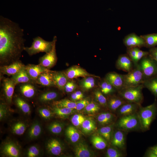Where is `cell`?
<instances>
[{
  "label": "cell",
  "mask_w": 157,
  "mask_h": 157,
  "mask_svg": "<svg viewBox=\"0 0 157 157\" xmlns=\"http://www.w3.org/2000/svg\"><path fill=\"white\" fill-rule=\"evenodd\" d=\"M52 74L56 87L60 90L64 91V87L69 79L64 72L52 71Z\"/></svg>",
  "instance_id": "cell-23"
},
{
  "label": "cell",
  "mask_w": 157,
  "mask_h": 157,
  "mask_svg": "<svg viewBox=\"0 0 157 157\" xmlns=\"http://www.w3.org/2000/svg\"><path fill=\"white\" fill-rule=\"evenodd\" d=\"M112 130V126H108L101 128L98 130V132L105 140L109 141L111 139Z\"/></svg>",
  "instance_id": "cell-41"
},
{
  "label": "cell",
  "mask_w": 157,
  "mask_h": 157,
  "mask_svg": "<svg viewBox=\"0 0 157 157\" xmlns=\"http://www.w3.org/2000/svg\"><path fill=\"white\" fill-rule=\"evenodd\" d=\"M74 92L77 95L81 97V98L83 99V97L84 95L80 91H77Z\"/></svg>",
  "instance_id": "cell-56"
},
{
  "label": "cell",
  "mask_w": 157,
  "mask_h": 157,
  "mask_svg": "<svg viewBox=\"0 0 157 157\" xmlns=\"http://www.w3.org/2000/svg\"><path fill=\"white\" fill-rule=\"evenodd\" d=\"M16 85L21 84L33 83H35L31 78L25 67L10 78Z\"/></svg>",
  "instance_id": "cell-25"
},
{
  "label": "cell",
  "mask_w": 157,
  "mask_h": 157,
  "mask_svg": "<svg viewBox=\"0 0 157 157\" xmlns=\"http://www.w3.org/2000/svg\"><path fill=\"white\" fill-rule=\"evenodd\" d=\"M148 156L149 157H157V145L151 148L148 153Z\"/></svg>",
  "instance_id": "cell-54"
},
{
  "label": "cell",
  "mask_w": 157,
  "mask_h": 157,
  "mask_svg": "<svg viewBox=\"0 0 157 157\" xmlns=\"http://www.w3.org/2000/svg\"><path fill=\"white\" fill-rule=\"evenodd\" d=\"M138 48V47H133L128 48L127 50L128 55L132 60L133 64L136 57Z\"/></svg>",
  "instance_id": "cell-51"
},
{
  "label": "cell",
  "mask_w": 157,
  "mask_h": 157,
  "mask_svg": "<svg viewBox=\"0 0 157 157\" xmlns=\"http://www.w3.org/2000/svg\"><path fill=\"white\" fill-rule=\"evenodd\" d=\"M41 151L40 147L36 145H33L29 147L27 149L25 155L27 157H37L40 156Z\"/></svg>",
  "instance_id": "cell-38"
},
{
  "label": "cell",
  "mask_w": 157,
  "mask_h": 157,
  "mask_svg": "<svg viewBox=\"0 0 157 157\" xmlns=\"http://www.w3.org/2000/svg\"><path fill=\"white\" fill-rule=\"evenodd\" d=\"M106 156L107 157H121L123 156V155L118 149L111 147L107 149Z\"/></svg>",
  "instance_id": "cell-47"
},
{
  "label": "cell",
  "mask_w": 157,
  "mask_h": 157,
  "mask_svg": "<svg viewBox=\"0 0 157 157\" xmlns=\"http://www.w3.org/2000/svg\"><path fill=\"white\" fill-rule=\"evenodd\" d=\"M53 41V44L51 50L40 57L39 60V64L49 69L55 65L57 60L56 48V36H54Z\"/></svg>",
  "instance_id": "cell-9"
},
{
  "label": "cell",
  "mask_w": 157,
  "mask_h": 157,
  "mask_svg": "<svg viewBox=\"0 0 157 157\" xmlns=\"http://www.w3.org/2000/svg\"><path fill=\"white\" fill-rule=\"evenodd\" d=\"M23 32L17 24L0 16V66L19 60L25 47Z\"/></svg>",
  "instance_id": "cell-1"
},
{
  "label": "cell",
  "mask_w": 157,
  "mask_h": 157,
  "mask_svg": "<svg viewBox=\"0 0 157 157\" xmlns=\"http://www.w3.org/2000/svg\"><path fill=\"white\" fill-rule=\"evenodd\" d=\"M25 69L35 83V81L40 74L50 70L39 64L38 65L28 64L25 65Z\"/></svg>",
  "instance_id": "cell-21"
},
{
  "label": "cell",
  "mask_w": 157,
  "mask_h": 157,
  "mask_svg": "<svg viewBox=\"0 0 157 157\" xmlns=\"http://www.w3.org/2000/svg\"><path fill=\"white\" fill-rule=\"evenodd\" d=\"M141 36L144 40L146 46L153 47L157 45V33L148 34Z\"/></svg>",
  "instance_id": "cell-39"
},
{
  "label": "cell",
  "mask_w": 157,
  "mask_h": 157,
  "mask_svg": "<svg viewBox=\"0 0 157 157\" xmlns=\"http://www.w3.org/2000/svg\"><path fill=\"white\" fill-rule=\"evenodd\" d=\"M46 149L50 154L56 156L60 155L62 153L63 147L58 140L52 138L48 140L46 144Z\"/></svg>",
  "instance_id": "cell-18"
},
{
  "label": "cell",
  "mask_w": 157,
  "mask_h": 157,
  "mask_svg": "<svg viewBox=\"0 0 157 157\" xmlns=\"http://www.w3.org/2000/svg\"><path fill=\"white\" fill-rule=\"evenodd\" d=\"M143 84L135 86L125 87L118 91L119 95L127 102L141 105L143 100Z\"/></svg>",
  "instance_id": "cell-2"
},
{
  "label": "cell",
  "mask_w": 157,
  "mask_h": 157,
  "mask_svg": "<svg viewBox=\"0 0 157 157\" xmlns=\"http://www.w3.org/2000/svg\"><path fill=\"white\" fill-rule=\"evenodd\" d=\"M149 54V53L143 51L138 48L136 57L134 63V65L135 66H136L138 64L139 61L143 57L147 56Z\"/></svg>",
  "instance_id": "cell-48"
},
{
  "label": "cell",
  "mask_w": 157,
  "mask_h": 157,
  "mask_svg": "<svg viewBox=\"0 0 157 157\" xmlns=\"http://www.w3.org/2000/svg\"><path fill=\"white\" fill-rule=\"evenodd\" d=\"M145 81L157 76V63L150 56L143 58L138 64Z\"/></svg>",
  "instance_id": "cell-6"
},
{
  "label": "cell",
  "mask_w": 157,
  "mask_h": 157,
  "mask_svg": "<svg viewBox=\"0 0 157 157\" xmlns=\"http://www.w3.org/2000/svg\"><path fill=\"white\" fill-rule=\"evenodd\" d=\"M52 106L60 108L76 109V102L72 101L67 99L56 101L51 103Z\"/></svg>",
  "instance_id": "cell-30"
},
{
  "label": "cell",
  "mask_w": 157,
  "mask_h": 157,
  "mask_svg": "<svg viewBox=\"0 0 157 157\" xmlns=\"http://www.w3.org/2000/svg\"><path fill=\"white\" fill-rule=\"evenodd\" d=\"M13 102L23 114L27 115H30L31 107L27 100L19 95L15 94L13 96Z\"/></svg>",
  "instance_id": "cell-15"
},
{
  "label": "cell",
  "mask_w": 157,
  "mask_h": 157,
  "mask_svg": "<svg viewBox=\"0 0 157 157\" xmlns=\"http://www.w3.org/2000/svg\"><path fill=\"white\" fill-rule=\"evenodd\" d=\"M117 125L118 129L124 132L137 130L141 128L138 113L120 117Z\"/></svg>",
  "instance_id": "cell-5"
},
{
  "label": "cell",
  "mask_w": 157,
  "mask_h": 157,
  "mask_svg": "<svg viewBox=\"0 0 157 157\" xmlns=\"http://www.w3.org/2000/svg\"><path fill=\"white\" fill-rule=\"evenodd\" d=\"M124 42L128 48L146 46L145 41L143 38L135 34H132L126 37Z\"/></svg>",
  "instance_id": "cell-20"
},
{
  "label": "cell",
  "mask_w": 157,
  "mask_h": 157,
  "mask_svg": "<svg viewBox=\"0 0 157 157\" xmlns=\"http://www.w3.org/2000/svg\"><path fill=\"white\" fill-rule=\"evenodd\" d=\"M25 65L19 60L8 65L0 66V78L4 75L8 76L15 75L24 68Z\"/></svg>",
  "instance_id": "cell-12"
},
{
  "label": "cell",
  "mask_w": 157,
  "mask_h": 157,
  "mask_svg": "<svg viewBox=\"0 0 157 157\" xmlns=\"http://www.w3.org/2000/svg\"><path fill=\"white\" fill-rule=\"evenodd\" d=\"M89 103V101L87 99H81L79 100L76 102L75 109L77 110H80L85 108Z\"/></svg>",
  "instance_id": "cell-50"
},
{
  "label": "cell",
  "mask_w": 157,
  "mask_h": 157,
  "mask_svg": "<svg viewBox=\"0 0 157 157\" xmlns=\"http://www.w3.org/2000/svg\"><path fill=\"white\" fill-rule=\"evenodd\" d=\"M76 88L75 83L73 81H68L64 88V91L67 93H70L73 91Z\"/></svg>",
  "instance_id": "cell-49"
},
{
  "label": "cell",
  "mask_w": 157,
  "mask_h": 157,
  "mask_svg": "<svg viewBox=\"0 0 157 157\" xmlns=\"http://www.w3.org/2000/svg\"><path fill=\"white\" fill-rule=\"evenodd\" d=\"M9 105L3 100H1L0 104V120H4L9 114Z\"/></svg>",
  "instance_id": "cell-42"
},
{
  "label": "cell",
  "mask_w": 157,
  "mask_h": 157,
  "mask_svg": "<svg viewBox=\"0 0 157 157\" xmlns=\"http://www.w3.org/2000/svg\"><path fill=\"white\" fill-rule=\"evenodd\" d=\"M141 106V105L128 102L121 106L117 110L120 117L137 113Z\"/></svg>",
  "instance_id": "cell-19"
},
{
  "label": "cell",
  "mask_w": 157,
  "mask_h": 157,
  "mask_svg": "<svg viewBox=\"0 0 157 157\" xmlns=\"http://www.w3.org/2000/svg\"><path fill=\"white\" fill-rule=\"evenodd\" d=\"M143 84L144 87L150 91L155 97H157V76L145 80Z\"/></svg>",
  "instance_id": "cell-31"
},
{
  "label": "cell",
  "mask_w": 157,
  "mask_h": 157,
  "mask_svg": "<svg viewBox=\"0 0 157 157\" xmlns=\"http://www.w3.org/2000/svg\"><path fill=\"white\" fill-rule=\"evenodd\" d=\"M71 99L74 101H76L80 100L82 99L77 95L74 92L73 93L71 96Z\"/></svg>",
  "instance_id": "cell-55"
},
{
  "label": "cell",
  "mask_w": 157,
  "mask_h": 157,
  "mask_svg": "<svg viewBox=\"0 0 157 157\" xmlns=\"http://www.w3.org/2000/svg\"><path fill=\"white\" fill-rule=\"evenodd\" d=\"M53 113L58 117L64 118L70 114L73 111V109L66 108H60L52 106Z\"/></svg>",
  "instance_id": "cell-35"
},
{
  "label": "cell",
  "mask_w": 157,
  "mask_h": 157,
  "mask_svg": "<svg viewBox=\"0 0 157 157\" xmlns=\"http://www.w3.org/2000/svg\"><path fill=\"white\" fill-rule=\"evenodd\" d=\"M91 140L94 146L98 149H104L107 146L106 140L100 136L94 135L92 137Z\"/></svg>",
  "instance_id": "cell-32"
},
{
  "label": "cell",
  "mask_w": 157,
  "mask_h": 157,
  "mask_svg": "<svg viewBox=\"0 0 157 157\" xmlns=\"http://www.w3.org/2000/svg\"><path fill=\"white\" fill-rule=\"evenodd\" d=\"M37 111L40 116L45 120L49 119L52 116V113L46 105H42L39 107Z\"/></svg>",
  "instance_id": "cell-37"
},
{
  "label": "cell",
  "mask_w": 157,
  "mask_h": 157,
  "mask_svg": "<svg viewBox=\"0 0 157 157\" xmlns=\"http://www.w3.org/2000/svg\"><path fill=\"white\" fill-rule=\"evenodd\" d=\"M85 119L82 115L80 114H75L71 118V122L75 126H78L81 125Z\"/></svg>",
  "instance_id": "cell-46"
},
{
  "label": "cell",
  "mask_w": 157,
  "mask_h": 157,
  "mask_svg": "<svg viewBox=\"0 0 157 157\" xmlns=\"http://www.w3.org/2000/svg\"><path fill=\"white\" fill-rule=\"evenodd\" d=\"M51 70L40 74L35 81V83L45 87H56Z\"/></svg>",
  "instance_id": "cell-22"
},
{
  "label": "cell",
  "mask_w": 157,
  "mask_h": 157,
  "mask_svg": "<svg viewBox=\"0 0 157 157\" xmlns=\"http://www.w3.org/2000/svg\"><path fill=\"white\" fill-rule=\"evenodd\" d=\"M124 75V87L136 86L143 84L145 81L142 72L138 64L127 74Z\"/></svg>",
  "instance_id": "cell-7"
},
{
  "label": "cell",
  "mask_w": 157,
  "mask_h": 157,
  "mask_svg": "<svg viewBox=\"0 0 157 157\" xmlns=\"http://www.w3.org/2000/svg\"><path fill=\"white\" fill-rule=\"evenodd\" d=\"M42 132V127L41 123L36 120L32 123L28 129L27 137L29 140H33L39 137Z\"/></svg>",
  "instance_id": "cell-24"
},
{
  "label": "cell",
  "mask_w": 157,
  "mask_h": 157,
  "mask_svg": "<svg viewBox=\"0 0 157 157\" xmlns=\"http://www.w3.org/2000/svg\"><path fill=\"white\" fill-rule=\"evenodd\" d=\"M94 95L96 100L100 104L104 107L108 105L107 99L101 91H96L94 92Z\"/></svg>",
  "instance_id": "cell-44"
},
{
  "label": "cell",
  "mask_w": 157,
  "mask_h": 157,
  "mask_svg": "<svg viewBox=\"0 0 157 157\" xmlns=\"http://www.w3.org/2000/svg\"><path fill=\"white\" fill-rule=\"evenodd\" d=\"M33 41L29 47H25L24 50L30 56H32L40 52H49L52 49L53 41H48L39 36L33 39Z\"/></svg>",
  "instance_id": "cell-4"
},
{
  "label": "cell",
  "mask_w": 157,
  "mask_h": 157,
  "mask_svg": "<svg viewBox=\"0 0 157 157\" xmlns=\"http://www.w3.org/2000/svg\"><path fill=\"white\" fill-rule=\"evenodd\" d=\"M149 54V56L157 63V47L151 49Z\"/></svg>",
  "instance_id": "cell-53"
},
{
  "label": "cell",
  "mask_w": 157,
  "mask_h": 157,
  "mask_svg": "<svg viewBox=\"0 0 157 157\" xmlns=\"http://www.w3.org/2000/svg\"><path fill=\"white\" fill-rule=\"evenodd\" d=\"M47 128L49 131L52 133L57 134L60 133L62 131L63 125L60 122H54L49 124Z\"/></svg>",
  "instance_id": "cell-43"
},
{
  "label": "cell",
  "mask_w": 157,
  "mask_h": 157,
  "mask_svg": "<svg viewBox=\"0 0 157 157\" xmlns=\"http://www.w3.org/2000/svg\"><path fill=\"white\" fill-rule=\"evenodd\" d=\"M124 132L118 129L114 133L112 140V144L120 149H124L125 146V137Z\"/></svg>",
  "instance_id": "cell-27"
},
{
  "label": "cell",
  "mask_w": 157,
  "mask_h": 157,
  "mask_svg": "<svg viewBox=\"0 0 157 157\" xmlns=\"http://www.w3.org/2000/svg\"><path fill=\"white\" fill-rule=\"evenodd\" d=\"M98 121L102 124H108L106 115L105 112L102 113L99 115L97 117Z\"/></svg>",
  "instance_id": "cell-52"
},
{
  "label": "cell",
  "mask_w": 157,
  "mask_h": 157,
  "mask_svg": "<svg viewBox=\"0 0 157 157\" xmlns=\"http://www.w3.org/2000/svg\"><path fill=\"white\" fill-rule=\"evenodd\" d=\"M28 126V124L26 122L21 120H17L10 125V129L13 134L20 136L24 133Z\"/></svg>",
  "instance_id": "cell-26"
},
{
  "label": "cell",
  "mask_w": 157,
  "mask_h": 157,
  "mask_svg": "<svg viewBox=\"0 0 157 157\" xmlns=\"http://www.w3.org/2000/svg\"><path fill=\"white\" fill-rule=\"evenodd\" d=\"M83 131L88 133L95 130L96 127L94 122L90 119H85L81 125Z\"/></svg>",
  "instance_id": "cell-40"
},
{
  "label": "cell",
  "mask_w": 157,
  "mask_h": 157,
  "mask_svg": "<svg viewBox=\"0 0 157 157\" xmlns=\"http://www.w3.org/2000/svg\"><path fill=\"white\" fill-rule=\"evenodd\" d=\"M94 77L88 76L83 78L80 83V85L81 87L85 90H88L95 86V81Z\"/></svg>",
  "instance_id": "cell-33"
},
{
  "label": "cell",
  "mask_w": 157,
  "mask_h": 157,
  "mask_svg": "<svg viewBox=\"0 0 157 157\" xmlns=\"http://www.w3.org/2000/svg\"><path fill=\"white\" fill-rule=\"evenodd\" d=\"M100 87L101 91L103 94H108L117 90L105 78L100 83Z\"/></svg>",
  "instance_id": "cell-36"
},
{
  "label": "cell",
  "mask_w": 157,
  "mask_h": 157,
  "mask_svg": "<svg viewBox=\"0 0 157 157\" xmlns=\"http://www.w3.org/2000/svg\"><path fill=\"white\" fill-rule=\"evenodd\" d=\"M85 108V111L88 113L97 112L100 109L99 105L93 101L89 103Z\"/></svg>",
  "instance_id": "cell-45"
},
{
  "label": "cell",
  "mask_w": 157,
  "mask_h": 157,
  "mask_svg": "<svg viewBox=\"0 0 157 157\" xmlns=\"http://www.w3.org/2000/svg\"><path fill=\"white\" fill-rule=\"evenodd\" d=\"M65 133L67 137L72 142H76L79 139V133L77 130L73 126L68 127L66 130Z\"/></svg>",
  "instance_id": "cell-34"
},
{
  "label": "cell",
  "mask_w": 157,
  "mask_h": 157,
  "mask_svg": "<svg viewBox=\"0 0 157 157\" xmlns=\"http://www.w3.org/2000/svg\"><path fill=\"white\" fill-rule=\"evenodd\" d=\"M133 65L132 60L128 55H126L120 56L116 63V66L117 69L128 73L133 68Z\"/></svg>",
  "instance_id": "cell-17"
},
{
  "label": "cell",
  "mask_w": 157,
  "mask_h": 157,
  "mask_svg": "<svg viewBox=\"0 0 157 157\" xmlns=\"http://www.w3.org/2000/svg\"><path fill=\"white\" fill-rule=\"evenodd\" d=\"M59 96L58 93L55 90H45L39 93L35 99L37 103L41 106L46 105L56 101Z\"/></svg>",
  "instance_id": "cell-13"
},
{
  "label": "cell",
  "mask_w": 157,
  "mask_h": 157,
  "mask_svg": "<svg viewBox=\"0 0 157 157\" xmlns=\"http://www.w3.org/2000/svg\"><path fill=\"white\" fill-rule=\"evenodd\" d=\"M74 152L75 155L77 157H90L92 156L88 146L82 142H80L76 145Z\"/></svg>",
  "instance_id": "cell-29"
},
{
  "label": "cell",
  "mask_w": 157,
  "mask_h": 157,
  "mask_svg": "<svg viewBox=\"0 0 157 157\" xmlns=\"http://www.w3.org/2000/svg\"><path fill=\"white\" fill-rule=\"evenodd\" d=\"M36 84L33 83L19 84L18 91L19 95L27 100L35 98L39 93Z\"/></svg>",
  "instance_id": "cell-11"
},
{
  "label": "cell",
  "mask_w": 157,
  "mask_h": 157,
  "mask_svg": "<svg viewBox=\"0 0 157 157\" xmlns=\"http://www.w3.org/2000/svg\"><path fill=\"white\" fill-rule=\"evenodd\" d=\"M64 72L68 79H73L79 77L84 78L88 76L99 78L98 76L90 74L85 69L76 66H72Z\"/></svg>",
  "instance_id": "cell-14"
},
{
  "label": "cell",
  "mask_w": 157,
  "mask_h": 157,
  "mask_svg": "<svg viewBox=\"0 0 157 157\" xmlns=\"http://www.w3.org/2000/svg\"><path fill=\"white\" fill-rule=\"evenodd\" d=\"M105 78L118 91L124 87V75L114 72H110L106 74Z\"/></svg>",
  "instance_id": "cell-16"
},
{
  "label": "cell",
  "mask_w": 157,
  "mask_h": 157,
  "mask_svg": "<svg viewBox=\"0 0 157 157\" xmlns=\"http://www.w3.org/2000/svg\"><path fill=\"white\" fill-rule=\"evenodd\" d=\"M128 102L119 96L111 97L107 101L108 105L109 108L113 111H115L121 106Z\"/></svg>",
  "instance_id": "cell-28"
},
{
  "label": "cell",
  "mask_w": 157,
  "mask_h": 157,
  "mask_svg": "<svg viewBox=\"0 0 157 157\" xmlns=\"http://www.w3.org/2000/svg\"><path fill=\"white\" fill-rule=\"evenodd\" d=\"M1 81V91L3 100L9 105L13 103V99L15 86L14 82L11 78L3 77Z\"/></svg>",
  "instance_id": "cell-8"
},
{
  "label": "cell",
  "mask_w": 157,
  "mask_h": 157,
  "mask_svg": "<svg viewBox=\"0 0 157 157\" xmlns=\"http://www.w3.org/2000/svg\"><path fill=\"white\" fill-rule=\"evenodd\" d=\"M157 113V104L154 103L145 107L141 106L138 112L141 128L148 130Z\"/></svg>",
  "instance_id": "cell-3"
},
{
  "label": "cell",
  "mask_w": 157,
  "mask_h": 157,
  "mask_svg": "<svg viewBox=\"0 0 157 157\" xmlns=\"http://www.w3.org/2000/svg\"><path fill=\"white\" fill-rule=\"evenodd\" d=\"M0 152L3 156L8 157H19L21 151L19 145L15 142L8 140L4 142L1 147Z\"/></svg>",
  "instance_id": "cell-10"
}]
</instances>
